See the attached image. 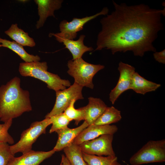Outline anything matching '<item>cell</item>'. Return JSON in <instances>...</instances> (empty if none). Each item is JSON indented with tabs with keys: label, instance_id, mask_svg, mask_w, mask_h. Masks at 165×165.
I'll use <instances>...</instances> for the list:
<instances>
[{
	"label": "cell",
	"instance_id": "6da1fadb",
	"mask_svg": "<svg viewBox=\"0 0 165 165\" xmlns=\"http://www.w3.org/2000/svg\"><path fill=\"white\" fill-rule=\"evenodd\" d=\"M112 2L114 10L100 20L101 30L94 51L105 48L113 54L131 51L141 57L146 52H156L153 43L163 29L161 15H165V8L160 10L144 4L128 6Z\"/></svg>",
	"mask_w": 165,
	"mask_h": 165
},
{
	"label": "cell",
	"instance_id": "7a4b0ae2",
	"mask_svg": "<svg viewBox=\"0 0 165 165\" xmlns=\"http://www.w3.org/2000/svg\"><path fill=\"white\" fill-rule=\"evenodd\" d=\"M32 110L30 94L20 86V79L15 77L0 86V120H13Z\"/></svg>",
	"mask_w": 165,
	"mask_h": 165
},
{
	"label": "cell",
	"instance_id": "3957f363",
	"mask_svg": "<svg viewBox=\"0 0 165 165\" xmlns=\"http://www.w3.org/2000/svg\"><path fill=\"white\" fill-rule=\"evenodd\" d=\"M47 69L46 62H25L20 63L19 72L23 76L31 77L42 81L46 83L48 88L55 92L71 85L68 80L61 79L57 75L48 72Z\"/></svg>",
	"mask_w": 165,
	"mask_h": 165
},
{
	"label": "cell",
	"instance_id": "277c9868",
	"mask_svg": "<svg viewBox=\"0 0 165 165\" xmlns=\"http://www.w3.org/2000/svg\"><path fill=\"white\" fill-rule=\"evenodd\" d=\"M68 73L74 79L75 82L83 87L93 89V79L99 71L104 69V66L94 64L84 61L82 58L69 60L67 63Z\"/></svg>",
	"mask_w": 165,
	"mask_h": 165
},
{
	"label": "cell",
	"instance_id": "5b68a950",
	"mask_svg": "<svg viewBox=\"0 0 165 165\" xmlns=\"http://www.w3.org/2000/svg\"><path fill=\"white\" fill-rule=\"evenodd\" d=\"M51 124L50 118L32 123L28 128L21 133L19 140L10 146L12 153L15 155L20 152L23 154L31 151L33 144L41 135L46 133V128Z\"/></svg>",
	"mask_w": 165,
	"mask_h": 165
},
{
	"label": "cell",
	"instance_id": "8992f818",
	"mask_svg": "<svg viewBox=\"0 0 165 165\" xmlns=\"http://www.w3.org/2000/svg\"><path fill=\"white\" fill-rule=\"evenodd\" d=\"M165 161V139L148 141L130 158L132 165Z\"/></svg>",
	"mask_w": 165,
	"mask_h": 165
},
{
	"label": "cell",
	"instance_id": "52a82bcc",
	"mask_svg": "<svg viewBox=\"0 0 165 165\" xmlns=\"http://www.w3.org/2000/svg\"><path fill=\"white\" fill-rule=\"evenodd\" d=\"M108 11L107 7H105L100 12L91 16L82 18H73L70 22L64 20L59 24L60 32L55 34L50 33L49 35L50 37L54 36L60 43L64 40H73L76 38L77 32L83 29L86 24L99 16L107 15Z\"/></svg>",
	"mask_w": 165,
	"mask_h": 165
},
{
	"label": "cell",
	"instance_id": "ba28073f",
	"mask_svg": "<svg viewBox=\"0 0 165 165\" xmlns=\"http://www.w3.org/2000/svg\"><path fill=\"white\" fill-rule=\"evenodd\" d=\"M83 87L74 82L68 88L56 91V97L54 105L45 118H49L63 113L73 100L76 101L83 99L82 93Z\"/></svg>",
	"mask_w": 165,
	"mask_h": 165
},
{
	"label": "cell",
	"instance_id": "9c48e42d",
	"mask_svg": "<svg viewBox=\"0 0 165 165\" xmlns=\"http://www.w3.org/2000/svg\"><path fill=\"white\" fill-rule=\"evenodd\" d=\"M113 135H102L94 139L84 142L79 146L82 152L98 156H115L112 142Z\"/></svg>",
	"mask_w": 165,
	"mask_h": 165
},
{
	"label": "cell",
	"instance_id": "30bf717a",
	"mask_svg": "<svg viewBox=\"0 0 165 165\" xmlns=\"http://www.w3.org/2000/svg\"><path fill=\"white\" fill-rule=\"evenodd\" d=\"M118 70L120 73L118 81L109 94V100L112 104L122 93L130 90L132 76L135 72L133 66L122 62L119 63Z\"/></svg>",
	"mask_w": 165,
	"mask_h": 165
},
{
	"label": "cell",
	"instance_id": "8fae6325",
	"mask_svg": "<svg viewBox=\"0 0 165 165\" xmlns=\"http://www.w3.org/2000/svg\"><path fill=\"white\" fill-rule=\"evenodd\" d=\"M118 130L115 125H89L75 138L73 143L79 145L82 142L91 140L104 134H114Z\"/></svg>",
	"mask_w": 165,
	"mask_h": 165
},
{
	"label": "cell",
	"instance_id": "7c38bea8",
	"mask_svg": "<svg viewBox=\"0 0 165 165\" xmlns=\"http://www.w3.org/2000/svg\"><path fill=\"white\" fill-rule=\"evenodd\" d=\"M55 152L53 149L47 152L32 150L20 156H14L7 165H39L45 160L50 157Z\"/></svg>",
	"mask_w": 165,
	"mask_h": 165
},
{
	"label": "cell",
	"instance_id": "4fadbf2b",
	"mask_svg": "<svg viewBox=\"0 0 165 165\" xmlns=\"http://www.w3.org/2000/svg\"><path fill=\"white\" fill-rule=\"evenodd\" d=\"M88 126L84 121L80 126L76 128L70 129L68 127L56 131L58 138L53 149L55 152L63 150L71 144L77 136Z\"/></svg>",
	"mask_w": 165,
	"mask_h": 165
},
{
	"label": "cell",
	"instance_id": "5bb4252c",
	"mask_svg": "<svg viewBox=\"0 0 165 165\" xmlns=\"http://www.w3.org/2000/svg\"><path fill=\"white\" fill-rule=\"evenodd\" d=\"M38 6V13L39 18L36 26L39 29L42 27L47 18L55 17L54 11L60 9L63 1L62 0H35Z\"/></svg>",
	"mask_w": 165,
	"mask_h": 165
},
{
	"label": "cell",
	"instance_id": "9a60e30c",
	"mask_svg": "<svg viewBox=\"0 0 165 165\" xmlns=\"http://www.w3.org/2000/svg\"><path fill=\"white\" fill-rule=\"evenodd\" d=\"M88 100V104L81 108L84 112V121L90 125L94 124L107 106L102 100L99 98L90 97Z\"/></svg>",
	"mask_w": 165,
	"mask_h": 165
},
{
	"label": "cell",
	"instance_id": "2e32d148",
	"mask_svg": "<svg viewBox=\"0 0 165 165\" xmlns=\"http://www.w3.org/2000/svg\"><path fill=\"white\" fill-rule=\"evenodd\" d=\"M160 86V84L148 81L135 72L132 76L130 90L137 93L144 95L147 93L155 91Z\"/></svg>",
	"mask_w": 165,
	"mask_h": 165
},
{
	"label": "cell",
	"instance_id": "e0dca14e",
	"mask_svg": "<svg viewBox=\"0 0 165 165\" xmlns=\"http://www.w3.org/2000/svg\"><path fill=\"white\" fill-rule=\"evenodd\" d=\"M85 35H81L79 39L76 40H64L63 43L72 54V60L81 58L84 53L87 51H91L94 50L92 47H88L84 44V40Z\"/></svg>",
	"mask_w": 165,
	"mask_h": 165
},
{
	"label": "cell",
	"instance_id": "ac0fdd59",
	"mask_svg": "<svg viewBox=\"0 0 165 165\" xmlns=\"http://www.w3.org/2000/svg\"><path fill=\"white\" fill-rule=\"evenodd\" d=\"M5 33L16 42L23 46L32 47L35 45L34 39L29 36L28 33L19 28L16 24H12Z\"/></svg>",
	"mask_w": 165,
	"mask_h": 165
},
{
	"label": "cell",
	"instance_id": "d6986e66",
	"mask_svg": "<svg viewBox=\"0 0 165 165\" xmlns=\"http://www.w3.org/2000/svg\"><path fill=\"white\" fill-rule=\"evenodd\" d=\"M0 42L2 46L7 48L17 54L25 62L39 61L40 57L38 56L31 55L24 49L23 46L15 41L2 38L0 37Z\"/></svg>",
	"mask_w": 165,
	"mask_h": 165
},
{
	"label": "cell",
	"instance_id": "ffe728a7",
	"mask_svg": "<svg viewBox=\"0 0 165 165\" xmlns=\"http://www.w3.org/2000/svg\"><path fill=\"white\" fill-rule=\"evenodd\" d=\"M63 150L70 165H88L83 159L79 145L73 142Z\"/></svg>",
	"mask_w": 165,
	"mask_h": 165
},
{
	"label": "cell",
	"instance_id": "44dd1931",
	"mask_svg": "<svg viewBox=\"0 0 165 165\" xmlns=\"http://www.w3.org/2000/svg\"><path fill=\"white\" fill-rule=\"evenodd\" d=\"M121 112L113 106L107 107L100 116L94 122L97 125H109L121 119Z\"/></svg>",
	"mask_w": 165,
	"mask_h": 165
},
{
	"label": "cell",
	"instance_id": "7402d4cb",
	"mask_svg": "<svg viewBox=\"0 0 165 165\" xmlns=\"http://www.w3.org/2000/svg\"><path fill=\"white\" fill-rule=\"evenodd\" d=\"M82 156L88 165H121L116 156H103L82 152Z\"/></svg>",
	"mask_w": 165,
	"mask_h": 165
},
{
	"label": "cell",
	"instance_id": "603a6c76",
	"mask_svg": "<svg viewBox=\"0 0 165 165\" xmlns=\"http://www.w3.org/2000/svg\"><path fill=\"white\" fill-rule=\"evenodd\" d=\"M49 118L52 124L49 131L50 133L68 127V124L71 121L63 112L52 116Z\"/></svg>",
	"mask_w": 165,
	"mask_h": 165
},
{
	"label": "cell",
	"instance_id": "cb8c5ba5",
	"mask_svg": "<svg viewBox=\"0 0 165 165\" xmlns=\"http://www.w3.org/2000/svg\"><path fill=\"white\" fill-rule=\"evenodd\" d=\"M76 101L73 100L63 113L71 121L75 120V124L77 125L80 121L84 120V116L83 112L81 108L77 109L75 108L74 105Z\"/></svg>",
	"mask_w": 165,
	"mask_h": 165
},
{
	"label": "cell",
	"instance_id": "d4e9b609",
	"mask_svg": "<svg viewBox=\"0 0 165 165\" xmlns=\"http://www.w3.org/2000/svg\"><path fill=\"white\" fill-rule=\"evenodd\" d=\"M13 120H10L2 124H0V143H6L13 144L14 141L9 133L8 131L11 127Z\"/></svg>",
	"mask_w": 165,
	"mask_h": 165
},
{
	"label": "cell",
	"instance_id": "484cf974",
	"mask_svg": "<svg viewBox=\"0 0 165 165\" xmlns=\"http://www.w3.org/2000/svg\"><path fill=\"white\" fill-rule=\"evenodd\" d=\"M14 156L10 146L6 143H0V165H7Z\"/></svg>",
	"mask_w": 165,
	"mask_h": 165
},
{
	"label": "cell",
	"instance_id": "4316f807",
	"mask_svg": "<svg viewBox=\"0 0 165 165\" xmlns=\"http://www.w3.org/2000/svg\"><path fill=\"white\" fill-rule=\"evenodd\" d=\"M154 53L153 55L155 60L160 63L165 64V50L164 49L160 52L156 51Z\"/></svg>",
	"mask_w": 165,
	"mask_h": 165
},
{
	"label": "cell",
	"instance_id": "83f0119b",
	"mask_svg": "<svg viewBox=\"0 0 165 165\" xmlns=\"http://www.w3.org/2000/svg\"><path fill=\"white\" fill-rule=\"evenodd\" d=\"M61 165H70L66 157L64 155L61 156Z\"/></svg>",
	"mask_w": 165,
	"mask_h": 165
},
{
	"label": "cell",
	"instance_id": "f1b7e54d",
	"mask_svg": "<svg viewBox=\"0 0 165 165\" xmlns=\"http://www.w3.org/2000/svg\"><path fill=\"white\" fill-rule=\"evenodd\" d=\"M2 45L0 44V47H2Z\"/></svg>",
	"mask_w": 165,
	"mask_h": 165
},
{
	"label": "cell",
	"instance_id": "f546056e",
	"mask_svg": "<svg viewBox=\"0 0 165 165\" xmlns=\"http://www.w3.org/2000/svg\"><path fill=\"white\" fill-rule=\"evenodd\" d=\"M60 165H61V163Z\"/></svg>",
	"mask_w": 165,
	"mask_h": 165
}]
</instances>
